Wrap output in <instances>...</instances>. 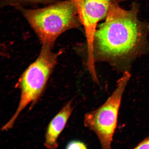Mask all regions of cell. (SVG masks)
<instances>
[{
    "label": "cell",
    "mask_w": 149,
    "mask_h": 149,
    "mask_svg": "<svg viewBox=\"0 0 149 149\" xmlns=\"http://www.w3.org/2000/svg\"><path fill=\"white\" fill-rule=\"evenodd\" d=\"M138 12L136 3H132L129 10L120 5L111 9L95 33L92 56L95 63L107 62L118 68L127 67L139 54L144 36Z\"/></svg>",
    "instance_id": "cell-1"
},
{
    "label": "cell",
    "mask_w": 149,
    "mask_h": 149,
    "mask_svg": "<svg viewBox=\"0 0 149 149\" xmlns=\"http://www.w3.org/2000/svg\"><path fill=\"white\" fill-rule=\"evenodd\" d=\"M21 11L42 46L52 48L56 40L63 33L81 25L72 0L61 2L45 8L22 9Z\"/></svg>",
    "instance_id": "cell-2"
},
{
    "label": "cell",
    "mask_w": 149,
    "mask_h": 149,
    "mask_svg": "<svg viewBox=\"0 0 149 149\" xmlns=\"http://www.w3.org/2000/svg\"><path fill=\"white\" fill-rule=\"evenodd\" d=\"M52 48L42 46L36 60L26 69L17 86L20 91L19 103L14 114L1 128L2 131L12 128L20 113L28 105L36 103L43 93L50 76L57 64L61 51L54 52Z\"/></svg>",
    "instance_id": "cell-3"
},
{
    "label": "cell",
    "mask_w": 149,
    "mask_h": 149,
    "mask_svg": "<svg viewBox=\"0 0 149 149\" xmlns=\"http://www.w3.org/2000/svg\"><path fill=\"white\" fill-rule=\"evenodd\" d=\"M130 78L129 72H125L107 101L95 110L85 115V126L96 134L102 148H111L123 95Z\"/></svg>",
    "instance_id": "cell-4"
},
{
    "label": "cell",
    "mask_w": 149,
    "mask_h": 149,
    "mask_svg": "<svg viewBox=\"0 0 149 149\" xmlns=\"http://www.w3.org/2000/svg\"><path fill=\"white\" fill-rule=\"evenodd\" d=\"M84 29L87 48L92 50L97 26L105 19L111 9L127 0H72Z\"/></svg>",
    "instance_id": "cell-5"
},
{
    "label": "cell",
    "mask_w": 149,
    "mask_h": 149,
    "mask_svg": "<svg viewBox=\"0 0 149 149\" xmlns=\"http://www.w3.org/2000/svg\"><path fill=\"white\" fill-rule=\"evenodd\" d=\"M72 103V100L67 102L48 125L44 143L47 148L55 149L58 147V139L73 110Z\"/></svg>",
    "instance_id": "cell-6"
},
{
    "label": "cell",
    "mask_w": 149,
    "mask_h": 149,
    "mask_svg": "<svg viewBox=\"0 0 149 149\" xmlns=\"http://www.w3.org/2000/svg\"><path fill=\"white\" fill-rule=\"evenodd\" d=\"M67 149H85L87 148L84 143L79 141H72L66 145Z\"/></svg>",
    "instance_id": "cell-7"
},
{
    "label": "cell",
    "mask_w": 149,
    "mask_h": 149,
    "mask_svg": "<svg viewBox=\"0 0 149 149\" xmlns=\"http://www.w3.org/2000/svg\"><path fill=\"white\" fill-rule=\"evenodd\" d=\"M135 149H149V136L139 143Z\"/></svg>",
    "instance_id": "cell-8"
},
{
    "label": "cell",
    "mask_w": 149,
    "mask_h": 149,
    "mask_svg": "<svg viewBox=\"0 0 149 149\" xmlns=\"http://www.w3.org/2000/svg\"><path fill=\"white\" fill-rule=\"evenodd\" d=\"M44 0H12L9 3L12 4H19L21 3H37L40 2L44 1Z\"/></svg>",
    "instance_id": "cell-9"
}]
</instances>
